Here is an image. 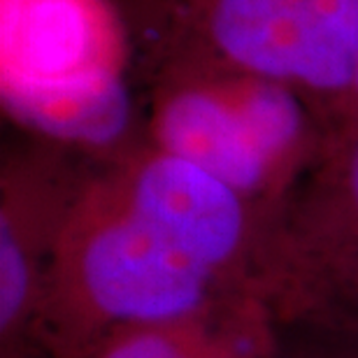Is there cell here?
<instances>
[{"mask_svg": "<svg viewBox=\"0 0 358 358\" xmlns=\"http://www.w3.org/2000/svg\"><path fill=\"white\" fill-rule=\"evenodd\" d=\"M247 296L170 245L110 161H91L56 240L31 358H82L112 333L200 319Z\"/></svg>", "mask_w": 358, "mask_h": 358, "instance_id": "6da1fadb", "label": "cell"}, {"mask_svg": "<svg viewBox=\"0 0 358 358\" xmlns=\"http://www.w3.org/2000/svg\"><path fill=\"white\" fill-rule=\"evenodd\" d=\"M145 140L272 212L324 154L331 128L291 87L189 56L154 54Z\"/></svg>", "mask_w": 358, "mask_h": 358, "instance_id": "7a4b0ae2", "label": "cell"}, {"mask_svg": "<svg viewBox=\"0 0 358 358\" xmlns=\"http://www.w3.org/2000/svg\"><path fill=\"white\" fill-rule=\"evenodd\" d=\"M126 61L110 0H0L3 105L49 145L107 161L145 140Z\"/></svg>", "mask_w": 358, "mask_h": 358, "instance_id": "3957f363", "label": "cell"}, {"mask_svg": "<svg viewBox=\"0 0 358 358\" xmlns=\"http://www.w3.org/2000/svg\"><path fill=\"white\" fill-rule=\"evenodd\" d=\"M256 296L282 333L358 347V128L333 133L270 212Z\"/></svg>", "mask_w": 358, "mask_h": 358, "instance_id": "277c9868", "label": "cell"}, {"mask_svg": "<svg viewBox=\"0 0 358 358\" xmlns=\"http://www.w3.org/2000/svg\"><path fill=\"white\" fill-rule=\"evenodd\" d=\"M154 54L279 82L333 133L358 59V0H152Z\"/></svg>", "mask_w": 358, "mask_h": 358, "instance_id": "5b68a950", "label": "cell"}, {"mask_svg": "<svg viewBox=\"0 0 358 358\" xmlns=\"http://www.w3.org/2000/svg\"><path fill=\"white\" fill-rule=\"evenodd\" d=\"M107 161L128 203L170 245L231 289L256 296L270 212L147 140Z\"/></svg>", "mask_w": 358, "mask_h": 358, "instance_id": "8992f818", "label": "cell"}, {"mask_svg": "<svg viewBox=\"0 0 358 358\" xmlns=\"http://www.w3.org/2000/svg\"><path fill=\"white\" fill-rule=\"evenodd\" d=\"M93 159L63 147L12 149L0 173V345L31 358L61 226Z\"/></svg>", "mask_w": 358, "mask_h": 358, "instance_id": "52a82bcc", "label": "cell"}, {"mask_svg": "<svg viewBox=\"0 0 358 358\" xmlns=\"http://www.w3.org/2000/svg\"><path fill=\"white\" fill-rule=\"evenodd\" d=\"M231 305L200 319L126 328V331L112 333L82 358H198L219 317Z\"/></svg>", "mask_w": 358, "mask_h": 358, "instance_id": "ba28073f", "label": "cell"}, {"mask_svg": "<svg viewBox=\"0 0 358 358\" xmlns=\"http://www.w3.org/2000/svg\"><path fill=\"white\" fill-rule=\"evenodd\" d=\"M279 358H358V347L300 338V335H284Z\"/></svg>", "mask_w": 358, "mask_h": 358, "instance_id": "9c48e42d", "label": "cell"}, {"mask_svg": "<svg viewBox=\"0 0 358 358\" xmlns=\"http://www.w3.org/2000/svg\"><path fill=\"white\" fill-rule=\"evenodd\" d=\"M358 128V59H356V68H354V80L352 87H349L347 100L342 105V110L335 119L333 133H342V131H356Z\"/></svg>", "mask_w": 358, "mask_h": 358, "instance_id": "30bf717a", "label": "cell"}]
</instances>
